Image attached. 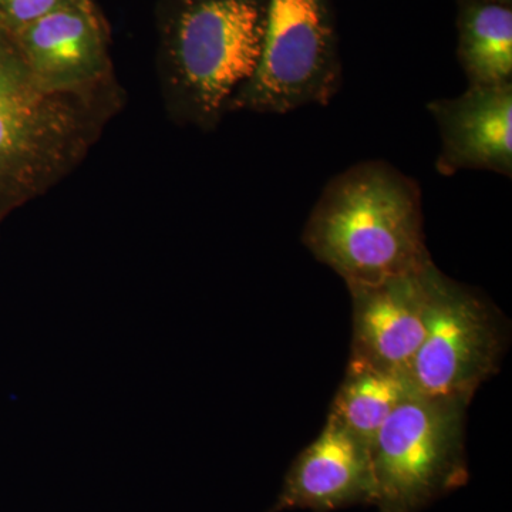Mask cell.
Segmentation results:
<instances>
[{
  "instance_id": "6da1fadb",
  "label": "cell",
  "mask_w": 512,
  "mask_h": 512,
  "mask_svg": "<svg viewBox=\"0 0 512 512\" xmlns=\"http://www.w3.org/2000/svg\"><path fill=\"white\" fill-rule=\"evenodd\" d=\"M123 104L119 82L82 93L46 90L0 23V225L69 177Z\"/></svg>"
},
{
  "instance_id": "7a4b0ae2",
  "label": "cell",
  "mask_w": 512,
  "mask_h": 512,
  "mask_svg": "<svg viewBox=\"0 0 512 512\" xmlns=\"http://www.w3.org/2000/svg\"><path fill=\"white\" fill-rule=\"evenodd\" d=\"M302 244L346 286L380 284L433 262L420 185L384 160L360 161L330 178Z\"/></svg>"
},
{
  "instance_id": "3957f363",
  "label": "cell",
  "mask_w": 512,
  "mask_h": 512,
  "mask_svg": "<svg viewBox=\"0 0 512 512\" xmlns=\"http://www.w3.org/2000/svg\"><path fill=\"white\" fill-rule=\"evenodd\" d=\"M268 0H170L161 20L158 83L177 126L210 133L254 76Z\"/></svg>"
},
{
  "instance_id": "277c9868",
  "label": "cell",
  "mask_w": 512,
  "mask_h": 512,
  "mask_svg": "<svg viewBox=\"0 0 512 512\" xmlns=\"http://www.w3.org/2000/svg\"><path fill=\"white\" fill-rule=\"evenodd\" d=\"M467 407L416 392L394 410L370 446L379 512H419L467 483Z\"/></svg>"
},
{
  "instance_id": "5b68a950",
  "label": "cell",
  "mask_w": 512,
  "mask_h": 512,
  "mask_svg": "<svg viewBox=\"0 0 512 512\" xmlns=\"http://www.w3.org/2000/svg\"><path fill=\"white\" fill-rule=\"evenodd\" d=\"M343 82L330 0H268L264 49L228 113L282 114L328 106Z\"/></svg>"
},
{
  "instance_id": "8992f818",
  "label": "cell",
  "mask_w": 512,
  "mask_h": 512,
  "mask_svg": "<svg viewBox=\"0 0 512 512\" xmlns=\"http://www.w3.org/2000/svg\"><path fill=\"white\" fill-rule=\"evenodd\" d=\"M507 319L487 296L437 272L427 333L410 376L417 393L470 404L508 345Z\"/></svg>"
},
{
  "instance_id": "52a82bcc",
  "label": "cell",
  "mask_w": 512,
  "mask_h": 512,
  "mask_svg": "<svg viewBox=\"0 0 512 512\" xmlns=\"http://www.w3.org/2000/svg\"><path fill=\"white\" fill-rule=\"evenodd\" d=\"M434 262L375 285L348 286L353 305L352 355L410 373L429 326Z\"/></svg>"
},
{
  "instance_id": "ba28073f",
  "label": "cell",
  "mask_w": 512,
  "mask_h": 512,
  "mask_svg": "<svg viewBox=\"0 0 512 512\" xmlns=\"http://www.w3.org/2000/svg\"><path fill=\"white\" fill-rule=\"evenodd\" d=\"M440 136L436 170L512 175V83L467 87L460 96L427 104Z\"/></svg>"
},
{
  "instance_id": "9c48e42d",
  "label": "cell",
  "mask_w": 512,
  "mask_h": 512,
  "mask_svg": "<svg viewBox=\"0 0 512 512\" xmlns=\"http://www.w3.org/2000/svg\"><path fill=\"white\" fill-rule=\"evenodd\" d=\"M30 72L50 92L82 93L117 83L101 23L74 5L13 33Z\"/></svg>"
},
{
  "instance_id": "30bf717a",
  "label": "cell",
  "mask_w": 512,
  "mask_h": 512,
  "mask_svg": "<svg viewBox=\"0 0 512 512\" xmlns=\"http://www.w3.org/2000/svg\"><path fill=\"white\" fill-rule=\"evenodd\" d=\"M375 504L370 447L328 419L315 441L293 461L268 512H330Z\"/></svg>"
},
{
  "instance_id": "8fae6325",
  "label": "cell",
  "mask_w": 512,
  "mask_h": 512,
  "mask_svg": "<svg viewBox=\"0 0 512 512\" xmlns=\"http://www.w3.org/2000/svg\"><path fill=\"white\" fill-rule=\"evenodd\" d=\"M414 393L410 373L350 356L328 419L370 447L394 410Z\"/></svg>"
},
{
  "instance_id": "7c38bea8",
  "label": "cell",
  "mask_w": 512,
  "mask_h": 512,
  "mask_svg": "<svg viewBox=\"0 0 512 512\" xmlns=\"http://www.w3.org/2000/svg\"><path fill=\"white\" fill-rule=\"evenodd\" d=\"M457 57L468 87L512 83V9L490 0H458Z\"/></svg>"
},
{
  "instance_id": "4fadbf2b",
  "label": "cell",
  "mask_w": 512,
  "mask_h": 512,
  "mask_svg": "<svg viewBox=\"0 0 512 512\" xmlns=\"http://www.w3.org/2000/svg\"><path fill=\"white\" fill-rule=\"evenodd\" d=\"M67 5L74 3L72 0H0V23L10 32L16 33Z\"/></svg>"
},
{
  "instance_id": "5bb4252c",
  "label": "cell",
  "mask_w": 512,
  "mask_h": 512,
  "mask_svg": "<svg viewBox=\"0 0 512 512\" xmlns=\"http://www.w3.org/2000/svg\"><path fill=\"white\" fill-rule=\"evenodd\" d=\"M74 5L80 10H83L90 19L100 22L99 15H97L96 6H94L93 0H72Z\"/></svg>"
},
{
  "instance_id": "9a60e30c",
  "label": "cell",
  "mask_w": 512,
  "mask_h": 512,
  "mask_svg": "<svg viewBox=\"0 0 512 512\" xmlns=\"http://www.w3.org/2000/svg\"><path fill=\"white\" fill-rule=\"evenodd\" d=\"M490 2L498 3V5L511 6L512 0H490Z\"/></svg>"
}]
</instances>
